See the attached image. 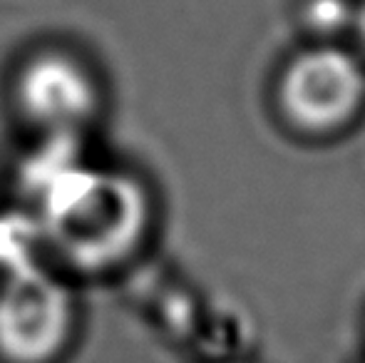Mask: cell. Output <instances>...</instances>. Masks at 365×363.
<instances>
[{"mask_svg":"<svg viewBox=\"0 0 365 363\" xmlns=\"http://www.w3.org/2000/svg\"><path fill=\"white\" fill-rule=\"evenodd\" d=\"M358 30H361V38L365 43V0H363L361 10H358Z\"/></svg>","mask_w":365,"mask_h":363,"instance_id":"obj_6","label":"cell"},{"mask_svg":"<svg viewBox=\"0 0 365 363\" xmlns=\"http://www.w3.org/2000/svg\"><path fill=\"white\" fill-rule=\"evenodd\" d=\"M50 137L53 145L35 155L25 175L48 254L75 272L117 269L149 232L147 189L132 175L87 165L73 150L77 135Z\"/></svg>","mask_w":365,"mask_h":363,"instance_id":"obj_1","label":"cell"},{"mask_svg":"<svg viewBox=\"0 0 365 363\" xmlns=\"http://www.w3.org/2000/svg\"><path fill=\"white\" fill-rule=\"evenodd\" d=\"M365 102V73L341 48H313L286 65L279 107L296 130L331 135L351 125Z\"/></svg>","mask_w":365,"mask_h":363,"instance_id":"obj_3","label":"cell"},{"mask_svg":"<svg viewBox=\"0 0 365 363\" xmlns=\"http://www.w3.org/2000/svg\"><path fill=\"white\" fill-rule=\"evenodd\" d=\"M15 100L25 120L48 135H77L100 105L92 75L63 53H43L25 63Z\"/></svg>","mask_w":365,"mask_h":363,"instance_id":"obj_4","label":"cell"},{"mask_svg":"<svg viewBox=\"0 0 365 363\" xmlns=\"http://www.w3.org/2000/svg\"><path fill=\"white\" fill-rule=\"evenodd\" d=\"M75 329L73 289L48 267L0 279V363H55Z\"/></svg>","mask_w":365,"mask_h":363,"instance_id":"obj_2","label":"cell"},{"mask_svg":"<svg viewBox=\"0 0 365 363\" xmlns=\"http://www.w3.org/2000/svg\"><path fill=\"white\" fill-rule=\"evenodd\" d=\"M348 20V8L343 0H313L308 8V23L318 30L343 28Z\"/></svg>","mask_w":365,"mask_h":363,"instance_id":"obj_5","label":"cell"}]
</instances>
